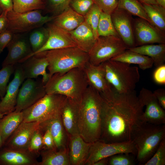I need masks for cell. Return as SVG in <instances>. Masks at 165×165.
<instances>
[{"label":"cell","mask_w":165,"mask_h":165,"mask_svg":"<svg viewBox=\"0 0 165 165\" xmlns=\"http://www.w3.org/2000/svg\"><path fill=\"white\" fill-rule=\"evenodd\" d=\"M6 47L8 53L2 63V67L22 63L33 53L28 39L22 34H14Z\"/></svg>","instance_id":"9a60e30c"},{"label":"cell","mask_w":165,"mask_h":165,"mask_svg":"<svg viewBox=\"0 0 165 165\" xmlns=\"http://www.w3.org/2000/svg\"><path fill=\"white\" fill-rule=\"evenodd\" d=\"M133 29L136 46L165 44V33L144 19L138 17L134 18Z\"/></svg>","instance_id":"7c38bea8"},{"label":"cell","mask_w":165,"mask_h":165,"mask_svg":"<svg viewBox=\"0 0 165 165\" xmlns=\"http://www.w3.org/2000/svg\"><path fill=\"white\" fill-rule=\"evenodd\" d=\"M72 0H45V8L48 12L57 16L70 6Z\"/></svg>","instance_id":"8d00e7d4"},{"label":"cell","mask_w":165,"mask_h":165,"mask_svg":"<svg viewBox=\"0 0 165 165\" xmlns=\"http://www.w3.org/2000/svg\"><path fill=\"white\" fill-rule=\"evenodd\" d=\"M120 153L132 154L136 156L137 151L132 141L106 143L98 140L91 143L85 165H92L98 160Z\"/></svg>","instance_id":"30bf717a"},{"label":"cell","mask_w":165,"mask_h":165,"mask_svg":"<svg viewBox=\"0 0 165 165\" xmlns=\"http://www.w3.org/2000/svg\"></svg>","instance_id":"6f0895ef"},{"label":"cell","mask_w":165,"mask_h":165,"mask_svg":"<svg viewBox=\"0 0 165 165\" xmlns=\"http://www.w3.org/2000/svg\"><path fill=\"white\" fill-rule=\"evenodd\" d=\"M141 4H157L156 0H138Z\"/></svg>","instance_id":"816d5d0a"},{"label":"cell","mask_w":165,"mask_h":165,"mask_svg":"<svg viewBox=\"0 0 165 165\" xmlns=\"http://www.w3.org/2000/svg\"><path fill=\"white\" fill-rule=\"evenodd\" d=\"M41 10H36L23 13L8 11L7 29L14 34H22L31 31L53 21L56 16H43Z\"/></svg>","instance_id":"9c48e42d"},{"label":"cell","mask_w":165,"mask_h":165,"mask_svg":"<svg viewBox=\"0 0 165 165\" xmlns=\"http://www.w3.org/2000/svg\"><path fill=\"white\" fill-rule=\"evenodd\" d=\"M2 67L0 70V97L2 98L6 94L7 83L14 72L15 65H8Z\"/></svg>","instance_id":"f35d334b"},{"label":"cell","mask_w":165,"mask_h":165,"mask_svg":"<svg viewBox=\"0 0 165 165\" xmlns=\"http://www.w3.org/2000/svg\"><path fill=\"white\" fill-rule=\"evenodd\" d=\"M3 11V10L0 7V15L2 14Z\"/></svg>","instance_id":"11a10c76"},{"label":"cell","mask_w":165,"mask_h":165,"mask_svg":"<svg viewBox=\"0 0 165 165\" xmlns=\"http://www.w3.org/2000/svg\"><path fill=\"white\" fill-rule=\"evenodd\" d=\"M89 85L83 69L78 68L57 73L45 84L47 94H58L77 102Z\"/></svg>","instance_id":"277c9868"},{"label":"cell","mask_w":165,"mask_h":165,"mask_svg":"<svg viewBox=\"0 0 165 165\" xmlns=\"http://www.w3.org/2000/svg\"><path fill=\"white\" fill-rule=\"evenodd\" d=\"M117 7L151 23L142 4L138 0H119Z\"/></svg>","instance_id":"1f68e13d"},{"label":"cell","mask_w":165,"mask_h":165,"mask_svg":"<svg viewBox=\"0 0 165 165\" xmlns=\"http://www.w3.org/2000/svg\"><path fill=\"white\" fill-rule=\"evenodd\" d=\"M165 138V124L157 125L140 120L134 126L130 140L134 144L137 162L144 164L152 156L161 141Z\"/></svg>","instance_id":"3957f363"},{"label":"cell","mask_w":165,"mask_h":165,"mask_svg":"<svg viewBox=\"0 0 165 165\" xmlns=\"http://www.w3.org/2000/svg\"><path fill=\"white\" fill-rule=\"evenodd\" d=\"M53 23L63 29L70 31L74 30L84 21V16L70 6L56 16Z\"/></svg>","instance_id":"d4e9b609"},{"label":"cell","mask_w":165,"mask_h":165,"mask_svg":"<svg viewBox=\"0 0 165 165\" xmlns=\"http://www.w3.org/2000/svg\"><path fill=\"white\" fill-rule=\"evenodd\" d=\"M128 48L117 36H100L88 52L89 62L98 65L118 55Z\"/></svg>","instance_id":"ba28073f"},{"label":"cell","mask_w":165,"mask_h":165,"mask_svg":"<svg viewBox=\"0 0 165 165\" xmlns=\"http://www.w3.org/2000/svg\"><path fill=\"white\" fill-rule=\"evenodd\" d=\"M4 116V115L1 113H0V118Z\"/></svg>","instance_id":"9f6ffc18"},{"label":"cell","mask_w":165,"mask_h":165,"mask_svg":"<svg viewBox=\"0 0 165 165\" xmlns=\"http://www.w3.org/2000/svg\"><path fill=\"white\" fill-rule=\"evenodd\" d=\"M108 157L100 159L95 163L92 165H108Z\"/></svg>","instance_id":"f907efd6"},{"label":"cell","mask_w":165,"mask_h":165,"mask_svg":"<svg viewBox=\"0 0 165 165\" xmlns=\"http://www.w3.org/2000/svg\"><path fill=\"white\" fill-rule=\"evenodd\" d=\"M110 60L130 64H137L143 70L150 68L153 65V61L151 58L129 49Z\"/></svg>","instance_id":"f1b7e54d"},{"label":"cell","mask_w":165,"mask_h":165,"mask_svg":"<svg viewBox=\"0 0 165 165\" xmlns=\"http://www.w3.org/2000/svg\"><path fill=\"white\" fill-rule=\"evenodd\" d=\"M40 123L37 122H22L8 138L4 144L9 149L28 151V147L31 138L38 129Z\"/></svg>","instance_id":"e0dca14e"},{"label":"cell","mask_w":165,"mask_h":165,"mask_svg":"<svg viewBox=\"0 0 165 165\" xmlns=\"http://www.w3.org/2000/svg\"><path fill=\"white\" fill-rule=\"evenodd\" d=\"M165 165V138L160 142L152 156L144 165Z\"/></svg>","instance_id":"ab89813d"},{"label":"cell","mask_w":165,"mask_h":165,"mask_svg":"<svg viewBox=\"0 0 165 165\" xmlns=\"http://www.w3.org/2000/svg\"><path fill=\"white\" fill-rule=\"evenodd\" d=\"M161 106L165 110V90L164 88L156 89L153 92Z\"/></svg>","instance_id":"7dc6e473"},{"label":"cell","mask_w":165,"mask_h":165,"mask_svg":"<svg viewBox=\"0 0 165 165\" xmlns=\"http://www.w3.org/2000/svg\"><path fill=\"white\" fill-rule=\"evenodd\" d=\"M64 129L70 136L79 134L77 102L67 98L61 113Z\"/></svg>","instance_id":"603a6c76"},{"label":"cell","mask_w":165,"mask_h":165,"mask_svg":"<svg viewBox=\"0 0 165 165\" xmlns=\"http://www.w3.org/2000/svg\"><path fill=\"white\" fill-rule=\"evenodd\" d=\"M94 3V0H72L70 6L77 13L84 16Z\"/></svg>","instance_id":"b9f144b4"},{"label":"cell","mask_w":165,"mask_h":165,"mask_svg":"<svg viewBox=\"0 0 165 165\" xmlns=\"http://www.w3.org/2000/svg\"><path fill=\"white\" fill-rule=\"evenodd\" d=\"M40 128L43 131L46 129L49 130L57 149L59 150L66 148L65 130L62 122L61 116L45 124L40 125Z\"/></svg>","instance_id":"83f0119b"},{"label":"cell","mask_w":165,"mask_h":165,"mask_svg":"<svg viewBox=\"0 0 165 165\" xmlns=\"http://www.w3.org/2000/svg\"><path fill=\"white\" fill-rule=\"evenodd\" d=\"M156 4L165 8V0H156Z\"/></svg>","instance_id":"f5cc1de1"},{"label":"cell","mask_w":165,"mask_h":165,"mask_svg":"<svg viewBox=\"0 0 165 165\" xmlns=\"http://www.w3.org/2000/svg\"><path fill=\"white\" fill-rule=\"evenodd\" d=\"M69 32L77 46L87 53L96 39L91 28L85 21L75 29Z\"/></svg>","instance_id":"cb8c5ba5"},{"label":"cell","mask_w":165,"mask_h":165,"mask_svg":"<svg viewBox=\"0 0 165 165\" xmlns=\"http://www.w3.org/2000/svg\"><path fill=\"white\" fill-rule=\"evenodd\" d=\"M98 36H118L113 26L111 15L101 12L97 27Z\"/></svg>","instance_id":"e575fe53"},{"label":"cell","mask_w":165,"mask_h":165,"mask_svg":"<svg viewBox=\"0 0 165 165\" xmlns=\"http://www.w3.org/2000/svg\"><path fill=\"white\" fill-rule=\"evenodd\" d=\"M35 154L28 151H21L5 148L0 152V164L38 165Z\"/></svg>","instance_id":"7402d4cb"},{"label":"cell","mask_w":165,"mask_h":165,"mask_svg":"<svg viewBox=\"0 0 165 165\" xmlns=\"http://www.w3.org/2000/svg\"><path fill=\"white\" fill-rule=\"evenodd\" d=\"M89 85L97 90L101 96L111 93L113 87L107 79L102 63L94 65L88 62L83 69Z\"/></svg>","instance_id":"d6986e66"},{"label":"cell","mask_w":165,"mask_h":165,"mask_svg":"<svg viewBox=\"0 0 165 165\" xmlns=\"http://www.w3.org/2000/svg\"><path fill=\"white\" fill-rule=\"evenodd\" d=\"M0 7L4 11L13 10V0H0Z\"/></svg>","instance_id":"681fc988"},{"label":"cell","mask_w":165,"mask_h":165,"mask_svg":"<svg viewBox=\"0 0 165 165\" xmlns=\"http://www.w3.org/2000/svg\"><path fill=\"white\" fill-rule=\"evenodd\" d=\"M138 96L141 104L145 107L140 120L155 124H165V110L161 106L153 92L142 88Z\"/></svg>","instance_id":"4fadbf2b"},{"label":"cell","mask_w":165,"mask_h":165,"mask_svg":"<svg viewBox=\"0 0 165 165\" xmlns=\"http://www.w3.org/2000/svg\"><path fill=\"white\" fill-rule=\"evenodd\" d=\"M102 64L107 79L116 91L127 93L135 90L140 78L138 67L111 60Z\"/></svg>","instance_id":"8992f818"},{"label":"cell","mask_w":165,"mask_h":165,"mask_svg":"<svg viewBox=\"0 0 165 165\" xmlns=\"http://www.w3.org/2000/svg\"><path fill=\"white\" fill-rule=\"evenodd\" d=\"M142 4L151 24L165 33V8L157 4Z\"/></svg>","instance_id":"4dcf8cb0"},{"label":"cell","mask_w":165,"mask_h":165,"mask_svg":"<svg viewBox=\"0 0 165 165\" xmlns=\"http://www.w3.org/2000/svg\"><path fill=\"white\" fill-rule=\"evenodd\" d=\"M154 81L157 83L164 84L165 83V64L157 67L153 74Z\"/></svg>","instance_id":"bcb514c9"},{"label":"cell","mask_w":165,"mask_h":165,"mask_svg":"<svg viewBox=\"0 0 165 165\" xmlns=\"http://www.w3.org/2000/svg\"><path fill=\"white\" fill-rule=\"evenodd\" d=\"M16 65L14 78L7 86L6 94L0 102V113L4 115L14 111L19 87L25 79L20 64Z\"/></svg>","instance_id":"ac0fdd59"},{"label":"cell","mask_w":165,"mask_h":165,"mask_svg":"<svg viewBox=\"0 0 165 165\" xmlns=\"http://www.w3.org/2000/svg\"><path fill=\"white\" fill-rule=\"evenodd\" d=\"M21 64L25 79L36 78L42 75V81L44 85L49 80V75L46 71L48 63L45 57L35 55Z\"/></svg>","instance_id":"ffe728a7"},{"label":"cell","mask_w":165,"mask_h":165,"mask_svg":"<svg viewBox=\"0 0 165 165\" xmlns=\"http://www.w3.org/2000/svg\"><path fill=\"white\" fill-rule=\"evenodd\" d=\"M56 150L46 149L42 151V161L38 165H70L67 148Z\"/></svg>","instance_id":"f546056e"},{"label":"cell","mask_w":165,"mask_h":165,"mask_svg":"<svg viewBox=\"0 0 165 165\" xmlns=\"http://www.w3.org/2000/svg\"><path fill=\"white\" fill-rule=\"evenodd\" d=\"M46 94L45 85L42 80L26 79L19 90L14 111L21 112L27 108Z\"/></svg>","instance_id":"8fae6325"},{"label":"cell","mask_w":165,"mask_h":165,"mask_svg":"<svg viewBox=\"0 0 165 165\" xmlns=\"http://www.w3.org/2000/svg\"><path fill=\"white\" fill-rule=\"evenodd\" d=\"M135 157L131 153L117 154L108 157V165H134L137 162Z\"/></svg>","instance_id":"74e56055"},{"label":"cell","mask_w":165,"mask_h":165,"mask_svg":"<svg viewBox=\"0 0 165 165\" xmlns=\"http://www.w3.org/2000/svg\"><path fill=\"white\" fill-rule=\"evenodd\" d=\"M42 132L40 127L33 134L28 147V150L30 152L35 154L43 148Z\"/></svg>","instance_id":"60d3db41"},{"label":"cell","mask_w":165,"mask_h":165,"mask_svg":"<svg viewBox=\"0 0 165 165\" xmlns=\"http://www.w3.org/2000/svg\"><path fill=\"white\" fill-rule=\"evenodd\" d=\"M101 96L103 103L99 140L106 143L130 140L132 129L144 112V107L135 91L120 93L113 88L109 94Z\"/></svg>","instance_id":"6da1fadb"},{"label":"cell","mask_w":165,"mask_h":165,"mask_svg":"<svg viewBox=\"0 0 165 165\" xmlns=\"http://www.w3.org/2000/svg\"><path fill=\"white\" fill-rule=\"evenodd\" d=\"M48 23L46 27L48 37L46 42L37 52L28 56L26 60L35 54L44 51L77 46L72 39L69 31L53 23Z\"/></svg>","instance_id":"2e32d148"},{"label":"cell","mask_w":165,"mask_h":165,"mask_svg":"<svg viewBox=\"0 0 165 165\" xmlns=\"http://www.w3.org/2000/svg\"><path fill=\"white\" fill-rule=\"evenodd\" d=\"M14 34L7 29L0 33V54L10 42Z\"/></svg>","instance_id":"ee69618b"},{"label":"cell","mask_w":165,"mask_h":165,"mask_svg":"<svg viewBox=\"0 0 165 165\" xmlns=\"http://www.w3.org/2000/svg\"><path fill=\"white\" fill-rule=\"evenodd\" d=\"M35 55L47 60L50 78L55 73H64L75 68L83 69L89 62L88 53L77 46L47 50Z\"/></svg>","instance_id":"5b68a950"},{"label":"cell","mask_w":165,"mask_h":165,"mask_svg":"<svg viewBox=\"0 0 165 165\" xmlns=\"http://www.w3.org/2000/svg\"></svg>","instance_id":"680465c9"},{"label":"cell","mask_w":165,"mask_h":165,"mask_svg":"<svg viewBox=\"0 0 165 165\" xmlns=\"http://www.w3.org/2000/svg\"><path fill=\"white\" fill-rule=\"evenodd\" d=\"M42 136L43 146L47 149H57L53 137L48 129H45Z\"/></svg>","instance_id":"f6af8a7d"},{"label":"cell","mask_w":165,"mask_h":165,"mask_svg":"<svg viewBox=\"0 0 165 165\" xmlns=\"http://www.w3.org/2000/svg\"><path fill=\"white\" fill-rule=\"evenodd\" d=\"M13 10L17 13L42 10L45 8L44 0H13Z\"/></svg>","instance_id":"836d02e7"},{"label":"cell","mask_w":165,"mask_h":165,"mask_svg":"<svg viewBox=\"0 0 165 165\" xmlns=\"http://www.w3.org/2000/svg\"><path fill=\"white\" fill-rule=\"evenodd\" d=\"M101 11L111 15L118 7L119 0H94Z\"/></svg>","instance_id":"7bdbcfd3"},{"label":"cell","mask_w":165,"mask_h":165,"mask_svg":"<svg viewBox=\"0 0 165 165\" xmlns=\"http://www.w3.org/2000/svg\"><path fill=\"white\" fill-rule=\"evenodd\" d=\"M110 15L116 31L128 49L135 47L132 15L118 7Z\"/></svg>","instance_id":"5bb4252c"},{"label":"cell","mask_w":165,"mask_h":165,"mask_svg":"<svg viewBox=\"0 0 165 165\" xmlns=\"http://www.w3.org/2000/svg\"><path fill=\"white\" fill-rule=\"evenodd\" d=\"M102 103L99 93L90 85L77 102L79 134L86 142L100 139Z\"/></svg>","instance_id":"7a4b0ae2"},{"label":"cell","mask_w":165,"mask_h":165,"mask_svg":"<svg viewBox=\"0 0 165 165\" xmlns=\"http://www.w3.org/2000/svg\"><path fill=\"white\" fill-rule=\"evenodd\" d=\"M23 120L22 111H14L0 118V135L3 145Z\"/></svg>","instance_id":"484cf974"},{"label":"cell","mask_w":165,"mask_h":165,"mask_svg":"<svg viewBox=\"0 0 165 165\" xmlns=\"http://www.w3.org/2000/svg\"><path fill=\"white\" fill-rule=\"evenodd\" d=\"M67 98L60 94H46L35 104L22 111L23 122H37L43 125L61 116Z\"/></svg>","instance_id":"52a82bcc"},{"label":"cell","mask_w":165,"mask_h":165,"mask_svg":"<svg viewBox=\"0 0 165 165\" xmlns=\"http://www.w3.org/2000/svg\"><path fill=\"white\" fill-rule=\"evenodd\" d=\"M3 145V144L2 139L1 136L0 135V148Z\"/></svg>","instance_id":"db71d44e"},{"label":"cell","mask_w":165,"mask_h":165,"mask_svg":"<svg viewBox=\"0 0 165 165\" xmlns=\"http://www.w3.org/2000/svg\"><path fill=\"white\" fill-rule=\"evenodd\" d=\"M101 12L99 7L94 3L84 16V21L91 28L96 39L99 37L97 30Z\"/></svg>","instance_id":"d590c367"},{"label":"cell","mask_w":165,"mask_h":165,"mask_svg":"<svg viewBox=\"0 0 165 165\" xmlns=\"http://www.w3.org/2000/svg\"><path fill=\"white\" fill-rule=\"evenodd\" d=\"M68 154L70 165H83L92 143L85 141L79 134L70 136Z\"/></svg>","instance_id":"44dd1931"},{"label":"cell","mask_w":165,"mask_h":165,"mask_svg":"<svg viewBox=\"0 0 165 165\" xmlns=\"http://www.w3.org/2000/svg\"><path fill=\"white\" fill-rule=\"evenodd\" d=\"M8 11H3L0 15V33L6 30L8 26Z\"/></svg>","instance_id":"c3c4849f"},{"label":"cell","mask_w":165,"mask_h":165,"mask_svg":"<svg viewBox=\"0 0 165 165\" xmlns=\"http://www.w3.org/2000/svg\"><path fill=\"white\" fill-rule=\"evenodd\" d=\"M128 49L151 58L156 67L164 64L165 44H147Z\"/></svg>","instance_id":"4316f807"},{"label":"cell","mask_w":165,"mask_h":165,"mask_svg":"<svg viewBox=\"0 0 165 165\" xmlns=\"http://www.w3.org/2000/svg\"><path fill=\"white\" fill-rule=\"evenodd\" d=\"M48 37L46 28L41 26L31 31L28 39L33 51L32 53L36 52L43 46Z\"/></svg>","instance_id":"d6a6232c"}]
</instances>
